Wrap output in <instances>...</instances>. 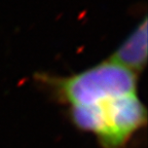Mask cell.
<instances>
[{"mask_svg":"<svg viewBox=\"0 0 148 148\" xmlns=\"http://www.w3.org/2000/svg\"><path fill=\"white\" fill-rule=\"evenodd\" d=\"M108 59L138 75L141 73L147 64V18H143Z\"/></svg>","mask_w":148,"mask_h":148,"instance_id":"7a4b0ae2","label":"cell"},{"mask_svg":"<svg viewBox=\"0 0 148 148\" xmlns=\"http://www.w3.org/2000/svg\"><path fill=\"white\" fill-rule=\"evenodd\" d=\"M139 75L107 60L68 76L37 74L36 81L66 107L69 121L99 148H132L147 127Z\"/></svg>","mask_w":148,"mask_h":148,"instance_id":"6da1fadb","label":"cell"}]
</instances>
